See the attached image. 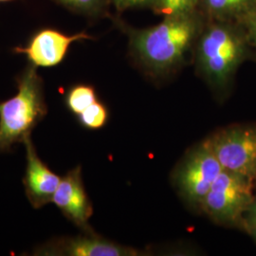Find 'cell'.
Listing matches in <instances>:
<instances>
[{
    "label": "cell",
    "instance_id": "15",
    "mask_svg": "<svg viewBox=\"0 0 256 256\" xmlns=\"http://www.w3.org/2000/svg\"><path fill=\"white\" fill-rule=\"evenodd\" d=\"M66 8L88 16H98L106 14L108 0H54Z\"/></svg>",
    "mask_w": 256,
    "mask_h": 256
},
{
    "label": "cell",
    "instance_id": "20",
    "mask_svg": "<svg viewBox=\"0 0 256 256\" xmlns=\"http://www.w3.org/2000/svg\"><path fill=\"white\" fill-rule=\"evenodd\" d=\"M252 236V238H254V239H256V234H254V236Z\"/></svg>",
    "mask_w": 256,
    "mask_h": 256
},
{
    "label": "cell",
    "instance_id": "12",
    "mask_svg": "<svg viewBox=\"0 0 256 256\" xmlns=\"http://www.w3.org/2000/svg\"><path fill=\"white\" fill-rule=\"evenodd\" d=\"M98 101L95 88L90 84H75L64 96V104L72 114L78 116L84 110Z\"/></svg>",
    "mask_w": 256,
    "mask_h": 256
},
{
    "label": "cell",
    "instance_id": "7",
    "mask_svg": "<svg viewBox=\"0 0 256 256\" xmlns=\"http://www.w3.org/2000/svg\"><path fill=\"white\" fill-rule=\"evenodd\" d=\"M88 39L92 37L84 32L68 36L54 28H43L30 38L26 46H16L14 52L25 55L30 64L36 68H52L64 61L72 43Z\"/></svg>",
    "mask_w": 256,
    "mask_h": 256
},
{
    "label": "cell",
    "instance_id": "1",
    "mask_svg": "<svg viewBox=\"0 0 256 256\" xmlns=\"http://www.w3.org/2000/svg\"><path fill=\"white\" fill-rule=\"evenodd\" d=\"M206 23L202 12L164 16L153 27L129 28L132 54L152 74H167L182 64Z\"/></svg>",
    "mask_w": 256,
    "mask_h": 256
},
{
    "label": "cell",
    "instance_id": "9",
    "mask_svg": "<svg viewBox=\"0 0 256 256\" xmlns=\"http://www.w3.org/2000/svg\"><path fill=\"white\" fill-rule=\"evenodd\" d=\"M137 250L124 247L104 238L88 234V236L54 238L34 248L32 256H132Z\"/></svg>",
    "mask_w": 256,
    "mask_h": 256
},
{
    "label": "cell",
    "instance_id": "10",
    "mask_svg": "<svg viewBox=\"0 0 256 256\" xmlns=\"http://www.w3.org/2000/svg\"><path fill=\"white\" fill-rule=\"evenodd\" d=\"M23 144L26 148V170L23 185L28 200L34 209H40L52 202L61 176L52 172L39 158L30 135L25 138Z\"/></svg>",
    "mask_w": 256,
    "mask_h": 256
},
{
    "label": "cell",
    "instance_id": "14",
    "mask_svg": "<svg viewBox=\"0 0 256 256\" xmlns=\"http://www.w3.org/2000/svg\"><path fill=\"white\" fill-rule=\"evenodd\" d=\"M80 124L90 130H98L104 128L108 120V110L101 102L96 101L77 116Z\"/></svg>",
    "mask_w": 256,
    "mask_h": 256
},
{
    "label": "cell",
    "instance_id": "3",
    "mask_svg": "<svg viewBox=\"0 0 256 256\" xmlns=\"http://www.w3.org/2000/svg\"><path fill=\"white\" fill-rule=\"evenodd\" d=\"M36 68L28 64L16 79L18 93L0 102V154L23 142L48 114L44 84Z\"/></svg>",
    "mask_w": 256,
    "mask_h": 256
},
{
    "label": "cell",
    "instance_id": "8",
    "mask_svg": "<svg viewBox=\"0 0 256 256\" xmlns=\"http://www.w3.org/2000/svg\"><path fill=\"white\" fill-rule=\"evenodd\" d=\"M52 202L74 225L86 234H93L88 224L93 208L84 190L80 166L68 171L61 178Z\"/></svg>",
    "mask_w": 256,
    "mask_h": 256
},
{
    "label": "cell",
    "instance_id": "16",
    "mask_svg": "<svg viewBox=\"0 0 256 256\" xmlns=\"http://www.w3.org/2000/svg\"><path fill=\"white\" fill-rule=\"evenodd\" d=\"M119 12L133 8H153L155 0H108Z\"/></svg>",
    "mask_w": 256,
    "mask_h": 256
},
{
    "label": "cell",
    "instance_id": "19",
    "mask_svg": "<svg viewBox=\"0 0 256 256\" xmlns=\"http://www.w3.org/2000/svg\"><path fill=\"white\" fill-rule=\"evenodd\" d=\"M6 1H10V0H0V2H6Z\"/></svg>",
    "mask_w": 256,
    "mask_h": 256
},
{
    "label": "cell",
    "instance_id": "2",
    "mask_svg": "<svg viewBox=\"0 0 256 256\" xmlns=\"http://www.w3.org/2000/svg\"><path fill=\"white\" fill-rule=\"evenodd\" d=\"M196 44L198 72L220 90L229 86L254 50L243 24L218 20H206Z\"/></svg>",
    "mask_w": 256,
    "mask_h": 256
},
{
    "label": "cell",
    "instance_id": "4",
    "mask_svg": "<svg viewBox=\"0 0 256 256\" xmlns=\"http://www.w3.org/2000/svg\"><path fill=\"white\" fill-rule=\"evenodd\" d=\"M256 185L254 180L223 169L200 207L214 221L242 229L244 214L256 194Z\"/></svg>",
    "mask_w": 256,
    "mask_h": 256
},
{
    "label": "cell",
    "instance_id": "11",
    "mask_svg": "<svg viewBox=\"0 0 256 256\" xmlns=\"http://www.w3.org/2000/svg\"><path fill=\"white\" fill-rule=\"evenodd\" d=\"M256 7V0H200L198 10L206 20L243 24Z\"/></svg>",
    "mask_w": 256,
    "mask_h": 256
},
{
    "label": "cell",
    "instance_id": "5",
    "mask_svg": "<svg viewBox=\"0 0 256 256\" xmlns=\"http://www.w3.org/2000/svg\"><path fill=\"white\" fill-rule=\"evenodd\" d=\"M208 142L224 170L256 182V124L224 129Z\"/></svg>",
    "mask_w": 256,
    "mask_h": 256
},
{
    "label": "cell",
    "instance_id": "18",
    "mask_svg": "<svg viewBox=\"0 0 256 256\" xmlns=\"http://www.w3.org/2000/svg\"><path fill=\"white\" fill-rule=\"evenodd\" d=\"M243 25L246 27L252 46L256 54V7L248 16Z\"/></svg>",
    "mask_w": 256,
    "mask_h": 256
},
{
    "label": "cell",
    "instance_id": "6",
    "mask_svg": "<svg viewBox=\"0 0 256 256\" xmlns=\"http://www.w3.org/2000/svg\"><path fill=\"white\" fill-rule=\"evenodd\" d=\"M222 170L207 140L180 166L176 174V184L188 202L200 206Z\"/></svg>",
    "mask_w": 256,
    "mask_h": 256
},
{
    "label": "cell",
    "instance_id": "17",
    "mask_svg": "<svg viewBox=\"0 0 256 256\" xmlns=\"http://www.w3.org/2000/svg\"><path fill=\"white\" fill-rule=\"evenodd\" d=\"M242 229L246 230L250 236L256 234V192L252 202L244 214Z\"/></svg>",
    "mask_w": 256,
    "mask_h": 256
},
{
    "label": "cell",
    "instance_id": "13",
    "mask_svg": "<svg viewBox=\"0 0 256 256\" xmlns=\"http://www.w3.org/2000/svg\"><path fill=\"white\" fill-rule=\"evenodd\" d=\"M200 0H155L152 10L156 14L170 16L198 10Z\"/></svg>",
    "mask_w": 256,
    "mask_h": 256
}]
</instances>
